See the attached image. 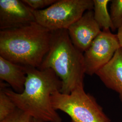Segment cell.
Listing matches in <instances>:
<instances>
[{"instance_id":"1","label":"cell","mask_w":122,"mask_h":122,"mask_svg":"<svg viewBox=\"0 0 122 122\" xmlns=\"http://www.w3.org/2000/svg\"><path fill=\"white\" fill-rule=\"evenodd\" d=\"M27 77L25 89L17 93L0 82V89L12 101L18 109L33 118L44 122H61V117L53 109L51 101L53 93L60 91L62 82L50 69L40 70L25 66Z\"/></svg>"},{"instance_id":"2","label":"cell","mask_w":122,"mask_h":122,"mask_svg":"<svg viewBox=\"0 0 122 122\" xmlns=\"http://www.w3.org/2000/svg\"><path fill=\"white\" fill-rule=\"evenodd\" d=\"M51 31L37 22L0 31V56L14 63L39 68L48 52Z\"/></svg>"},{"instance_id":"3","label":"cell","mask_w":122,"mask_h":122,"mask_svg":"<svg viewBox=\"0 0 122 122\" xmlns=\"http://www.w3.org/2000/svg\"><path fill=\"white\" fill-rule=\"evenodd\" d=\"M48 68L61 79V93L70 94L76 88L84 86L83 53L75 47L67 30L51 31L49 49L39 69Z\"/></svg>"},{"instance_id":"4","label":"cell","mask_w":122,"mask_h":122,"mask_svg":"<svg viewBox=\"0 0 122 122\" xmlns=\"http://www.w3.org/2000/svg\"><path fill=\"white\" fill-rule=\"evenodd\" d=\"M51 101L53 109L66 113L71 122H111L96 99L85 92L84 86L76 88L70 94L54 92Z\"/></svg>"},{"instance_id":"5","label":"cell","mask_w":122,"mask_h":122,"mask_svg":"<svg viewBox=\"0 0 122 122\" xmlns=\"http://www.w3.org/2000/svg\"><path fill=\"white\" fill-rule=\"evenodd\" d=\"M94 8L92 0H58L45 9L33 12L36 22L50 31L67 30Z\"/></svg>"},{"instance_id":"6","label":"cell","mask_w":122,"mask_h":122,"mask_svg":"<svg viewBox=\"0 0 122 122\" xmlns=\"http://www.w3.org/2000/svg\"><path fill=\"white\" fill-rule=\"evenodd\" d=\"M120 46L117 35L102 30L83 53L85 73L92 76L108 63Z\"/></svg>"},{"instance_id":"7","label":"cell","mask_w":122,"mask_h":122,"mask_svg":"<svg viewBox=\"0 0 122 122\" xmlns=\"http://www.w3.org/2000/svg\"><path fill=\"white\" fill-rule=\"evenodd\" d=\"M35 22L33 10L23 0H0V30L17 28Z\"/></svg>"},{"instance_id":"8","label":"cell","mask_w":122,"mask_h":122,"mask_svg":"<svg viewBox=\"0 0 122 122\" xmlns=\"http://www.w3.org/2000/svg\"><path fill=\"white\" fill-rule=\"evenodd\" d=\"M95 19L94 11L88 10L67 29L72 44L82 52H85L101 32Z\"/></svg>"},{"instance_id":"9","label":"cell","mask_w":122,"mask_h":122,"mask_svg":"<svg viewBox=\"0 0 122 122\" xmlns=\"http://www.w3.org/2000/svg\"><path fill=\"white\" fill-rule=\"evenodd\" d=\"M105 86L116 92L122 103V48L118 49L113 57L96 73Z\"/></svg>"},{"instance_id":"10","label":"cell","mask_w":122,"mask_h":122,"mask_svg":"<svg viewBox=\"0 0 122 122\" xmlns=\"http://www.w3.org/2000/svg\"><path fill=\"white\" fill-rule=\"evenodd\" d=\"M25 67L19 65L0 56V79L5 81L13 91L21 93L26 81Z\"/></svg>"},{"instance_id":"11","label":"cell","mask_w":122,"mask_h":122,"mask_svg":"<svg viewBox=\"0 0 122 122\" xmlns=\"http://www.w3.org/2000/svg\"><path fill=\"white\" fill-rule=\"evenodd\" d=\"M94 15L95 20L103 30H115L110 14L108 10L109 0H93Z\"/></svg>"},{"instance_id":"12","label":"cell","mask_w":122,"mask_h":122,"mask_svg":"<svg viewBox=\"0 0 122 122\" xmlns=\"http://www.w3.org/2000/svg\"><path fill=\"white\" fill-rule=\"evenodd\" d=\"M17 109L15 105L4 91L0 90V121L8 117Z\"/></svg>"},{"instance_id":"13","label":"cell","mask_w":122,"mask_h":122,"mask_svg":"<svg viewBox=\"0 0 122 122\" xmlns=\"http://www.w3.org/2000/svg\"><path fill=\"white\" fill-rule=\"evenodd\" d=\"M110 15L115 30L122 25V0H111Z\"/></svg>"},{"instance_id":"14","label":"cell","mask_w":122,"mask_h":122,"mask_svg":"<svg viewBox=\"0 0 122 122\" xmlns=\"http://www.w3.org/2000/svg\"><path fill=\"white\" fill-rule=\"evenodd\" d=\"M32 119L29 114L17 108L13 113L0 122H32Z\"/></svg>"},{"instance_id":"15","label":"cell","mask_w":122,"mask_h":122,"mask_svg":"<svg viewBox=\"0 0 122 122\" xmlns=\"http://www.w3.org/2000/svg\"><path fill=\"white\" fill-rule=\"evenodd\" d=\"M31 9L38 10L48 8L57 1V0H22Z\"/></svg>"},{"instance_id":"16","label":"cell","mask_w":122,"mask_h":122,"mask_svg":"<svg viewBox=\"0 0 122 122\" xmlns=\"http://www.w3.org/2000/svg\"><path fill=\"white\" fill-rule=\"evenodd\" d=\"M117 35L120 46L122 48V25L118 29Z\"/></svg>"},{"instance_id":"17","label":"cell","mask_w":122,"mask_h":122,"mask_svg":"<svg viewBox=\"0 0 122 122\" xmlns=\"http://www.w3.org/2000/svg\"><path fill=\"white\" fill-rule=\"evenodd\" d=\"M32 122H43V121H39V120H37V119H34V118H33V119H32Z\"/></svg>"}]
</instances>
